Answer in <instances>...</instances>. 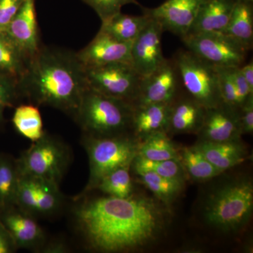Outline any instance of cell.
Returning a JSON list of instances; mask_svg holds the SVG:
<instances>
[{
  "instance_id": "obj_1",
  "label": "cell",
  "mask_w": 253,
  "mask_h": 253,
  "mask_svg": "<svg viewBox=\"0 0 253 253\" xmlns=\"http://www.w3.org/2000/svg\"><path fill=\"white\" fill-rule=\"evenodd\" d=\"M162 210L144 196H105L89 200L76 209L78 225L91 249L118 253L144 247L163 229Z\"/></svg>"
},
{
  "instance_id": "obj_2",
  "label": "cell",
  "mask_w": 253,
  "mask_h": 253,
  "mask_svg": "<svg viewBox=\"0 0 253 253\" xmlns=\"http://www.w3.org/2000/svg\"><path fill=\"white\" fill-rule=\"evenodd\" d=\"M18 87L36 106H51L75 116L88 85L76 53L41 46L30 60Z\"/></svg>"
},
{
  "instance_id": "obj_3",
  "label": "cell",
  "mask_w": 253,
  "mask_h": 253,
  "mask_svg": "<svg viewBox=\"0 0 253 253\" xmlns=\"http://www.w3.org/2000/svg\"><path fill=\"white\" fill-rule=\"evenodd\" d=\"M134 106L88 86L74 117L86 135L113 136L131 128Z\"/></svg>"
},
{
  "instance_id": "obj_4",
  "label": "cell",
  "mask_w": 253,
  "mask_h": 253,
  "mask_svg": "<svg viewBox=\"0 0 253 253\" xmlns=\"http://www.w3.org/2000/svg\"><path fill=\"white\" fill-rule=\"evenodd\" d=\"M253 186L247 179L221 186L208 197L204 215L207 224L223 231L244 227L252 215Z\"/></svg>"
},
{
  "instance_id": "obj_5",
  "label": "cell",
  "mask_w": 253,
  "mask_h": 253,
  "mask_svg": "<svg viewBox=\"0 0 253 253\" xmlns=\"http://www.w3.org/2000/svg\"><path fill=\"white\" fill-rule=\"evenodd\" d=\"M84 145L89 157V176L84 193L96 189L98 183L117 168L131 166L137 155L136 141L122 135H86Z\"/></svg>"
},
{
  "instance_id": "obj_6",
  "label": "cell",
  "mask_w": 253,
  "mask_h": 253,
  "mask_svg": "<svg viewBox=\"0 0 253 253\" xmlns=\"http://www.w3.org/2000/svg\"><path fill=\"white\" fill-rule=\"evenodd\" d=\"M173 60L189 96L206 109L223 103L216 66L189 50L178 51Z\"/></svg>"
},
{
  "instance_id": "obj_7",
  "label": "cell",
  "mask_w": 253,
  "mask_h": 253,
  "mask_svg": "<svg viewBox=\"0 0 253 253\" xmlns=\"http://www.w3.org/2000/svg\"><path fill=\"white\" fill-rule=\"evenodd\" d=\"M70 161L71 154L67 146L45 133L23 151L16 163L20 174L42 178L59 184Z\"/></svg>"
},
{
  "instance_id": "obj_8",
  "label": "cell",
  "mask_w": 253,
  "mask_h": 253,
  "mask_svg": "<svg viewBox=\"0 0 253 253\" xmlns=\"http://www.w3.org/2000/svg\"><path fill=\"white\" fill-rule=\"evenodd\" d=\"M87 85L91 89L134 106L139 96L143 77L130 62L110 63L84 68Z\"/></svg>"
},
{
  "instance_id": "obj_9",
  "label": "cell",
  "mask_w": 253,
  "mask_h": 253,
  "mask_svg": "<svg viewBox=\"0 0 253 253\" xmlns=\"http://www.w3.org/2000/svg\"><path fill=\"white\" fill-rule=\"evenodd\" d=\"M188 50L219 67H237L246 61L249 49L224 33L189 35L181 39Z\"/></svg>"
},
{
  "instance_id": "obj_10",
  "label": "cell",
  "mask_w": 253,
  "mask_h": 253,
  "mask_svg": "<svg viewBox=\"0 0 253 253\" xmlns=\"http://www.w3.org/2000/svg\"><path fill=\"white\" fill-rule=\"evenodd\" d=\"M59 184L42 178L20 174L16 206L33 216H46L62 203Z\"/></svg>"
},
{
  "instance_id": "obj_11",
  "label": "cell",
  "mask_w": 253,
  "mask_h": 253,
  "mask_svg": "<svg viewBox=\"0 0 253 253\" xmlns=\"http://www.w3.org/2000/svg\"><path fill=\"white\" fill-rule=\"evenodd\" d=\"M179 72L174 60H165L154 72L143 77L139 96L134 106L149 104H171L177 97Z\"/></svg>"
},
{
  "instance_id": "obj_12",
  "label": "cell",
  "mask_w": 253,
  "mask_h": 253,
  "mask_svg": "<svg viewBox=\"0 0 253 253\" xmlns=\"http://www.w3.org/2000/svg\"><path fill=\"white\" fill-rule=\"evenodd\" d=\"M203 0H166L157 7L143 8V14L157 21L163 31L181 39L187 36Z\"/></svg>"
},
{
  "instance_id": "obj_13",
  "label": "cell",
  "mask_w": 253,
  "mask_h": 253,
  "mask_svg": "<svg viewBox=\"0 0 253 253\" xmlns=\"http://www.w3.org/2000/svg\"><path fill=\"white\" fill-rule=\"evenodd\" d=\"M163 32L161 25L151 18L144 31L132 42L131 63L142 77L154 72L166 59L161 44Z\"/></svg>"
},
{
  "instance_id": "obj_14",
  "label": "cell",
  "mask_w": 253,
  "mask_h": 253,
  "mask_svg": "<svg viewBox=\"0 0 253 253\" xmlns=\"http://www.w3.org/2000/svg\"><path fill=\"white\" fill-rule=\"evenodd\" d=\"M201 141L226 142L239 141L242 134L239 109L224 103L206 109L204 122L199 131Z\"/></svg>"
},
{
  "instance_id": "obj_15",
  "label": "cell",
  "mask_w": 253,
  "mask_h": 253,
  "mask_svg": "<svg viewBox=\"0 0 253 253\" xmlns=\"http://www.w3.org/2000/svg\"><path fill=\"white\" fill-rule=\"evenodd\" d=\"M131 44L132 42L118 41L99 30L94 39L76 54L84 68L113 63H131Z\"/></svg>"
},
{
  "instance_id": "obj_16",
  "label": "cell",
  "mask_w": 253,
  "mask_h": 253,
  "mask_svg": "<svg viewBox=\"0 0 253 253\" xmlns=\"http://www.w3.org/2000/svg\"><path fill=\"white\" fill-rule=\"evenodd\" d=\"M0 219L18 249H39L44 246V231L30 213L16 206L1 211Z\"/></svg>"
},
{
  "instance_id": "obj_17",
  "label": "cell",
  "mask_w": 253,
  "mask_h": 253,
  "mask_svg": "<svg viewBox=\"0 0 253 253\" xmlns=\"http://www.w3.org/2000/svg\"><path fill=\"white\" fill-rule=\"evenodd\" d=\"M4 33L31 60L41 46L35 0H26Z\"/></svg>"
},
{
  "instance_id": "obj_18",
  "label": "cell",
  "mask_w": 253,
  "mask_h": 253,
  "mask_svg": "<svg viewBox=\"0 0 253 253\" xmlns=\"http://www.w3.org/2000/svg\"><path fill=\"white\" fill-rule=\"evenodd\" d=\"M234 0H203L194 23L188 33H223L234 9Z\"/></svg>"
},
{
  "instance_id": "obj_19",
  "label": "cell",
  "mask_w": 253,
  "mask_h": 253,
  "mask_svg": "<svg viewBox=\"0 0 253 253\" xmlns=\"http://www.w3.org/2000/svg\"><path fill=\"white\" fill-rule=\"evenodd\" d=\"M206 109L189 96L171 104L168 131L173 133H198L204 122Z\"/></svg>"
},
{
  "instance_id": "obj_20",
  "label": "cell",
  "mask_w": 253,
  "mask_h": 253,
  "mask_svg": "<svg viewBox=\"0 0 253 253\" xmlns=\"http://www.w3.org/2000/svg\"><path fill=\"white\" fill-rule=\"evenodd\" d=\"M171 104H149L134 106L131 129L139 139L158 131H167Z\"/></svg>"
},
{
  "instance_id": "obj_21",
  "label": "cell",
  "mask_w": 253,
  "mask_h": 253,
  "mask_svg": "<svg viewBox=\"0 0 253 253\" xmlns=\"http://www.w3.org/2000/svg\"><path fill=\"white\" fill-rule=\"evenodd\" d=\"M205 157L221 172L244 163L246 150L239 141L212 142L200 141L196 145Z\"/></svg>"
},
{
  "instance_id": "obj_22",
  "label": "cell",
  "mask_w": 253,
  "mask_h": 253,
  "mask_svg": "<svg viewBox=\"0 0 253 253\" xmlns=\"http://www.w3.org/2000/svg\"><path fill=\"white\" fill-rule=\"evenodd\" d=\"M223 33L232 37L251 50L253 44V0L236 1L227 26Z\"/></svg>"
},
{
  "instance_id": "obj_23",
  "label": "cell",
  "mask_w": 253,
  "mask_h": 253,
  "mask_svg": "<svg viewBox=\"0 0 253 253\" xmlns=\"http://www.w3.org/2000/svg\"><path fill=\"white\" fill-rule=\"evenodd\" d=\"M151 18L147 15L130 16L119 13L109 21L102 23L100 31L107 33L123 42H131L147 26Z\"/></svg>"
},
{
  "instance_id": "obj_24",
  "label": "cell",
  "mask_w": 253,
  "mask_h": 253,
  "mask_svg": "<svg viewBox=\"0 0 253 253\" xmlns=\"http://www.w3.org/2000/svg\"><path fill=\"white\" fill-rule=\"evenodd\" d=\"M30 59L6 33H0V74L19 83L27 71Z\"/></svg>"
},
{
  "instance_id": "obj_25",
  "label": "cell",
  "mask_w": 253,
  "mask_h": 253,
  "mask_svg": "<svg viewBox=\"0 0 253 253\" xmlns=\"http://www.w3.org/2000/svg\"><path fill=\"white\" fill-rule=\"evenodd\" d=\"M179 156L184 172L194 180H209L222 173L205 157L196 146L182 148L179 150Z\"/></svg>"
},
{
  "instance_id": "obj_26",
  "label": "cell",
  "mask_w": 253,
  "mask_h": 253,
  "mask_svg": "<svg viewBox=\"0 0 253 253\" xmlns=\"http://www.w3.org/2000/svg\"><path fill=\"white\" fill-rule=\"evenodd\" d=\"M20 172L16 160L0 156V212L16 206Z\"/></svg>"
},
{
  "instance_id": "obj_27",
  "label": "cell",
  "mask_w": 253,
  "mask_h": 253,
  "mask_svg": "<svg viewBox=\"0 0 253 253\" xmlns=\"http://www.w3.org/2000/svg\"><path fill=\"white\" fill-rule=\"evenodd\" d=\"M12 123L16 131L32 142L39 140L45 134L41 113L36 105L18 106L15 109Z\"/></svg>"
},
{
  "instance_id": "obj_28",
  "label": "cell",
  "mask_w": 253,
  "mask_h": 253,
  "mask_svg": "<svg viewBox=\"0 0 253 253\" xmlns=\"http://www.w3.org/2000/svg\"><path fill=\"white\" fill-rule=\"evenodd\" d=\"M138 144L137 156L151 161L179 160V150L176 149L166 131L150 134Z\"/></svg>"
},
{
  "instance_id": "obj_29",
  "label": "cell",
  "mask_w": 253,
  "mask_h": 253,
  "mask_svg": "<svg viewBox=\"0 0 253 253\" xmlns=\"http://www.w3.org/2000/svg\"><path fill=\"white\" fill-rule=\"evenodd\" d=\"M139 179L160 201L168 204L175 199L184 185L183 179H172L149 171H135Z\"/></svg>"
},
{
  "instance_id": "obj_30",
  "label": "cell",
  "mask_w": 253,
  "mask_h": 253,
  "mask_svg": "<svg viewBox=\"0 0 253 253\" xmlns=\"http://www.w3.org/2000/svg\"><path fill=\"white\" fill-rule=\"evenodd\" d=\"M129 167L124 166L109 172L99 181L96 189L109 196L122 199L129 197L133 190Z\"/></svg>"
},
{
  "instance_id": "obj_31",
  "label": "cell",
  "mask_w": 253,
  "mask_h": 253,
  "mask_svg": "<svg viewBox=\"0 0 253 253\" xmlns=\"http://www.w3.org/2000/svg\"><path fill=\"white\" fill-rule=\"evenodd\" d=\"M132 164L135 171H149L166 177L184 180L185 172L179 160L151 161L136 155Z\"/></svg>"
},
{
  "instance_id": "obj_32",
  "label": "cell",
  "mask_w": 253,
  "mask_h": 253,
  "mask_svg": "<svg viewBox=\"0 0 253 253\" xmlns=\"http://www.w3.org/2000/svg\"><path fill=\"white\" fill-rule=\"evenodd\" d=\"M94 10L101 22L109 21L121 12L123 6L129 4H139L136 0H83Z\"/></svg>"
},
{
  "instance_id": "obj_33",
  "label": "cell",
  "mask_w": 253,
  "mask_h": 253,
  "mask_svg": "<svg viewBox=\"0 0 253 253\" xmlns=\"http://www.w3.org/2000/svg\"><path fill=\"white\" fill-rule=\"evenodd\" d=\"M216 68L222 102L234 109H239L241 105L238 97L237 91L228 67L216 66Z\"/></svg>"
},
{
  "instance_id": "obj_34",
  "label": "cell",
  "mask_w": 253,
  "mask_h": 253,
  "mask_svg": "<svg viewBox=\"0 0 253 253\" xmlns=\"http://www.w3.org/2000/svg\"><path fill=\"white\" fill-rule=\"evenodd\" d=\"M19 94L18 82L0 74V122L2 121L5 109L12 106Z\"/></svg>"
},
{
  "instance_id": "obj_35",
  "label": "cell",
  "mask_w": 253,
  "mask_h": 253,
  "mask_svg": "<svg viewBox=\"0 0 253 253\" xmlns=\"http://www.w3.org/2000/svg\"><path fill=\"white\" fill-rule=\"evenodd\" d=\"M26 0H0V33H4Z\"/></svg>"
},
{
  "instance_id": "obj_36",
  "label": "cell",
  "mask_w": 253,
  "mask_h": 253,
  "mask_svg": "<svg viewBox=\"0 0 253 253\" xmlns=\"http://www.w3.org/2000/svg\"><path fill=\"white\" fill-rule=\"evenodd\" d=\"M228 69H229L231 78L235 84L240 105L241 106L244 104L249 96L253 95V92L250 89L249 84L246 83V80L241 73V66L228 67Z\"/></svg>"
},
{
  "instance_id": "obj_37",
  "label": "cell",
  "mask_w": 253,
  "mask_h": 253,
  "mask_svg": "<svg viewBox=\"0 0 253 253\" xmlns=\"http://www.w3.org/2000/svg\"><path fill=\"white\" fill-rule=\"evenodd\" d=\"M240 123L242 134L253 131V95L249 96L239 109Z\"/></svg>"
},
{
  "instance_id": "obj_38",
  "label": "cell",
  "mask_w": 253,
  "mask_h": 253,
  "mask_svg": "<svg viewBox=\"0 0 253 253\" xmlns=\"http://www.w3.org/2000/svg\"><path fill=\"white\" fill-rule=\"evenodd\" d=\"M17 249L14 239L0 219V253H13Z\"/></svg>"
},
{
  "instance_id": "obj_39",
  "label": "cell",
  "mask_w": 253,
  "mask_h": 253,
  "mask_svg": "<svg viewBox=\"0 0 253 253\" xmlns=\"http://www.w3.org/2000/svg\"><path fill=\"white\" fill-rule=\"evenodd\" d=\"M241 71L243 76L246 80V83L249 84L250 89L253 92V62L250 61L244 66H241Z\"/></svg>"
},
{
  "instance_id": "obj_40",
  "label": "cell",
  "mask_w": 253,
  "mask_h": 253,
  "mask_svg": "<svg viewBox=\"0 0 253 253\" xmlns=\"http://www.w3.org/2000/svg\"><path fill=\"white\" fill-rule=\"evenodd\" d=\"M42 251L46 253H63L68 252V249L66 245L61 242H53L42 246Z\"/></svg>"
},
{
  "instance_id": "obj_41",
  "label": "cell",
  "mask_w": 253,
  "mask_h": 253,
  "mask_svg": "<svg viewBox=\"0 0 253 253\" xmlns=\"http://www.w3.org/2000/svg\"><path fill=\"white\" fill-rule=\"evenodd\" d=\"M234 1H241V0H234Z\"/></svg>"
}]
</instances>
